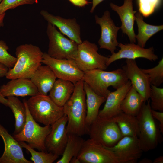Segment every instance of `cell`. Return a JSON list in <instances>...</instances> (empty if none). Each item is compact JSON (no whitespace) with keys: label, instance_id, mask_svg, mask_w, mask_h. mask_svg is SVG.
Wrapping results in <instances>:
<instances>
[{"label":"cell","instance_id":"1","mask_svg":"<svg viewBox=\"0 0 163 163\" xmlns=\"http://www.w3.org/2000/svg\"><path fill=\"white\" fill-rule=\"evenodd\" d=\"M84 82L82 79L75 84L73 93L63 106L68 119V133L81 136L88 134L89 130L85 122L86 106Z\"/></svg>","mask_w":163,"mask_h":163},{"label":"cell","instance_id":"2","mask_svg":"<svg viewBox=\"0 0 163 163\" xmlns=\"http://www.w3.org/2000/svg\"><path fill=\"white\" fill-rule=\"evenodd\" d=\"M15 54L16 62L13 68L8 69L6 78L10 79L19 78L30 79L41 65L43 53L36 46L24 44L17 47Z\"/></svg>","mask_w":163,"mask_h":163},{"label":"cell","instance_id":"3","mask_svg":"<svg viewBox=\"0 0 163 163\" xmlns=\"http://www.w3.org/2000/svg\"><path fill=\"white\" fill-rule=\"evenodd\" d=\"M82 80L98 95L106 98L110 91L108 88L117 89L128 81L122 69L111 71L94 69L84 72Z\"/></svg>","mask_w":163,"mask_h":163},{"label":"cell","instance_id":"4","mask_svg":"<svg viewBox=\"0 0 163 163\" xmlns=\"http://www.w3.org/2000/svg\"><path fill=\"white\" fill-rule=\"evenodd\" d=\"M144 102L136 117L138 120V138L143 152L155 149L161 140V133L152 113L149 99Z\"/></svg>","mask_w":163,"mask_h":163},{"label":"cell","instance_id":"5","mask_svg":"<svg viewBox=\"0 0 163 163\" xmlns=\"http://www.w3.org/2000/svg\"><path fill=\"white\" fill-rule=\"evenodd\" d=\"M29 110L37 122L51 125L64 114L63 107L57 105L48 95L38 94L27 101Z\"/></svg>","mask_w":163,"mask_h":163},{"label":"cell","instance_id":"6","mask_svg":"<svg viewBox=\"0 0 163 163\" xmlns=\"http://www.w3.org/2000/svg\"><path fill=\"white\" fill-rule=\"evenodd\" d=\"M24 103L26 109V119L25 125L19 133L14 134V138L18 142L24 141L33 149L40 151L47 152L45 140L51 130V125L40 126L31 116L28 109L27 100Z\"/></svg>","mask_w":163,"mask_h":163},{"label":"cell","instance_id":"7","mask_svg":"<svg viewBox=\"0 0 163 163\" xmlns=\"http://www.w3.org/2000/svg\"><path fill=\"white\" fill-rule=\"evenodd\" d=\"M46 33L49 40L48 55L58 59H75L78 45L76 42L65 37L55 26L48 22Z\"/></svg>","mask_w":163,"mask_h":163},{"label":"cell","instance_id":"8","mask_svg":"<svg viewBox=\"0 0 163 163\" xmlns=\"http://www.w3.org/2000/svg\"><path fill=\"white\" fill-rule=\"evenodd\" d=\"M90 138L105 147H112L123 137L112 118L98 116L89 127Z\"/></svg>","mask_w":163,"mask_h":163},{"label":"cell","instance_id":"9","mask_svg":"<svg viewBox=\"0 0 163 163\" xmlns=\"http://www.w3.org/2000/svg\"><path fill=\"white\" fill-rule=\"evenodd\" d=\"M98 50L95 43L87 40L78 45L74 60L81 70L84 72L94 69H107L108 57L99 54Z\"/></svg>","mask_w":163,"mask_h":163},{"label":"cell","instance_id":"10","mask_svg":"<svg viewBox=\"0 0 163 163\" xmlns=\"http://www.w3.org/2000/svg\"><path fill=\"white\" fill-rule=\"evenodd\" d=\"M42 62L49 66L58 78L70 81L74 84L82 79L84 72L79 69L74 60L55 59L44 52Z\"/></svg>","mask_w":163,"mask_h":163},{"label":"cell","instance_id":"11","mask_svg":"<svg viewBox=\"0 0 163 163\" xmlns=\"http://www.w3.org/2000/svg\"><path fill=\"white\" fill-rule=\"evenodd\" d=\"M77 157L81 163H119L111 151L90 138L85 141Z\"/></svg>","mask_w":163,"mask_h":163},{"label":"cell","instance_id":"12","mask_svg":"<svg viewBox=\"0 0 163 163\" xmlns=\"http://www.w3.org/2000/svg\"><path fill=\"white\" fill-rule=\"evenodd\" d=\"M105 147L113 152L119 163H136L143 152L137 136H123L114 146Z\"/></svg>","mask_w":163,"mask_h":163},{"label":"cell","instance_id":"13","mask_svg":"<svg viewBox=\"0 0 163 163\" xmlns=\"http://www.w3.org/2000/svg\"><path fill=\"white\" fill-rule=\"evenodd\" d=\"M68 119L64 114L51 125V130L45 140L47 151L59 156L62 155L67 142Z\"/></svg>","mask_w":163,"mask_h":163},{"label":"cell","instance_id":"14","mask_svg":"<svg viewBox=\"0 0 163 163\" xmlns=\"http://www.w3.org/2000/svg\"><path fill=\"white\" fill-rule=\"evenodd\" d=\"M95 18L96 23L100 25L101 29V36L98 41L100 48L107 50L111 54L113 53L119 44L117 37L120 27L115 25L108 10L104 12L101 17L95 15Z\"/></svg>","mask_w":163,"mask_h":163},{"label":"cell","instance_id":"15","mask_svg":"<svg viewBox=\"0 0 163 163\" xmlns=\"http://www.w3.org/2000/svg\"><path fill=\"white\" fill-rule=\"evenodd\" d=\"M128 79L145 101L149 99L151 84L149 75L143 72L137 66L135 59H126L122 67Z\"/></svg>","mask_w":163,"mask_h":163},{"label":"cell","instance_id":"16","mask_svg":"<svg viewBox=\"0 0 163 163\" xmlns=\"http://www.w3.org/2000/svg\"><path fill=\"white\" fill-rule=\"evenodd\" d=\"M118 46L120 48V50L117 53L111 54L108 57L107 63V67L114 62L122 59H135L142 58L154 61L158 58V56L154 53L153 47L145 48L132 43L126 44L119 43Z\"/></svg>","mask_w":163,"mask_h":163},{"label":"cell","instance_id":"17","mask_svg":"<svg viewBox=\"0 0 163 163\" xmlns=\"http://www.w3.org/2000/svg\"><path fill=\"white\" fill-rule=\"evenodd\" d=\"M0 136L3 141L4 151L0 158V163H32L24 157L19 142L10 135L0 123Z\"/></svg>","mask_w":163,"mask_h":163},{"label":"cell","instance_id":"18","mask_svg":"<svg viewBox=\"0 0 163 163\" xmlns=\"http://www.w3.org/2000/svg\"><path fill=\"white\" fill-rule=\"evenodd\" d=\"M40 13L48 22L57 27L62 33L70 39L75 41L78 44L82 43L80 26L75 18H65L54 15L45 10H41Z\"/></svg>","mask_w":163,"mask_h":163},{"label":"cell","instance_id":"19","mask_svg":"<svg viewBox=\"0 0 163 163\" xmlns=\"http://www.w3.org/2000/svg\"><path fill=\"white\" fill-rule=\"evenodd\" d=\"M110 5L120 18L122 23L120 29L123 33L127 35L130 43H136V35L134 30V24L137 11L133 10V0H124L123 4L121 6L112 2Z\"/></svg>","mask_w":163,"mask_h":163},{"label":"cell","instance_id":"20","mask_svg":"<svg viewBox=\"0 0 163 163\" xmlns=\"http://www.w3.org/2000/svg\"><path fill=\"white\" fill-rule=\"evenodd\" d=\"M11 80L0 87V96L32 97L38 94L37 88L30 79L19 78Z\"/></svg>","mask_w":163,"mask_h":163},{"label":"cell","instance_id":"21","mask_svg":"<svg viewBox=\"0 0 163 163\" xmlns=\"http://www.w3.org/2000/svg\"><path fill=\"white\" fill-rule=\"evenodd\" d=\"M132 84L128 80L127 82L116 90L110 91L106 98L103 108L99 110L98 117L102 118H112L122 112L120 106Z\"/></svg>","mask_w":163,"mask_h":163},{"label":"cell","instance_id":"22","mask_svg":"<svg viewBox=\"0 0 163 163\" xmlns=\"http://www.w3.org/2000/svg\"><path fill=\"white\" fill-rule=\"evenodd\" d=\"M57 77L47 65L40 66L31 76L30 79L37 88L38 94L47 95Z\"/></svg>","mask_w":163,"mask_h":163},{"label":"cell","instance_id":"23","mask_svg":"<svg viewBox=\"0 0 163 163\" xmlns=\"http://www.w3.org/2000/svg\"><path fill=\"white\" fill-rule=\"evenodd\" d=\"M84 82V88L86 96L85 122L87 125L89 127L98 117L99 108L101 104L105 101L106 98L97 94L86 83Z\"/></svg>","mask_w":163,"mask_h":163},{"label":"cell","instance_id":"24","mask_svg":"<svg viewBox=\"0 0 163 163\" xmlns=\"http://www.w3.org/2000/svg\"><path fill=\"white\" fill-rule=\"evenodd\" d=\"M75 84L70 81L58 78L56 80L48 95L57 105L63 107L73 92Z\"/></svg>","mask_w":163,"mask_h":163},{"label":"cell","instance_id":"25","mask_svg":"<svg viewBox=\"0 0 163 163\" xmlns=\"http://www.w3.org/2000/svg\"><path fill=\"white\" fill-rule=\"evenodd\" d=\"M144 102L143 97L131 86L122 101L120 110L124 113L136 116Z\"/></svg>","mask_w":163,"mask_h":163},{"label":"cell","instance_id":"26","mask_svg":"<svg viewBox=\"0 0 163 163\" xmlns=\"http://www.w3.org/2000/svg\"><path fill=\"white\" fill-rule=\"evenodd\" d=\"M135 20L138 27V34L136 35L138 44L143 48L145 46L149 39L163 29V25L155 26L145 22L142 15L139 12L135 14Z\"/></svg>","mask_w":163,"mask_h":163},{"label":"cell","instance_id":"27","mask_svg":"<svg viewBox=\"0 0 163 163\" xmlns=\"http://www.w3.org/2000/svg\"><path fill=\"white\" fill-rule=\"evenodd\" d=\"M112 118L117 124L123 136L138 137L139 127L136 116L121 112Z\"/></svg>","mask_w":163,"mask_h":163},{"label":"cell","instance_id":"28","mask_svg":"<svg viewBox=\"0 0 163 163\" xmlns=\"http://www.w3.org/2000/svg\"><path fill=\"white\" fill-rule=\"evenodd\" d=\"M5 106L9 107L13 112L15 119L14 134L20 132L26 121V109L24 103L15 96L7 97Z\"/></svg>","mask_w":163,"mask_h":163},{"label":"cell","instance_id":"29","mask_svg":"<svg viewBox=\"0 0 163 163\" xmlns=\"http://www.w3.org/2000/svg\"><path fill=\"white\" fill-rule=\"evenodd\" d=\"M85 141L81 136L68 133V140L62 157L56 163H69L72 158L77 156Z\"/></svg>","mask_w":163,"mask_h":163},{"label":"cell","instance_id":"30","mask_svg":"<svg viewBox=\"0 0 163 163\" xmlns=\"http://www.w3.org/2000/svg\"><path fill=\"white\" fill-rule=\"evenodd\" d=\"M22 148L26 149L30 153L31 159L34 163H52L59 156L47 152H37L24 141L19 142Z\"/></svg>","mask_w":163,"mask_h":163},{"label":"cell","instance_id":"31","mask_svg":"<svg viewBox=\"0 0 163 163\" xmlns=\"http://www.w3.org/2000/svg\"><path fill=\"white\" fill-rule=\"evenodd\" d=\"M149 75L151 85L158 87L163 82V58L155 67L149 69H141Z\"/></svg>","mask_w":163,"mask_h":163},{"label":"cell","instance_id":"32","mask_svg":"<svg viewBox=\"0 0 163 163\" xmlns=\"http://www.w3.org/2000/svg\"><path fill=\"white\" fill-rule=\"evenodd\" d=\"M149 98L152 109L163 112V88L151 85Z\"/></svg>","mask_w":163,"mask_h":163},{"label":"cell","instance_id":"33","mask_svg":"<svg viewBox=\"0 0 163 163\" xmlns=\"http://www.w3.org/2000/svg\"><path fill=\"white\" fill-rule=\"evenodd\" d=\"M139 12L147 17L152 14L159 5L161 0H138Z\"/></svg>","mask_w":163,"mask_h":163},{"label":"cell","instance_id":"34","mask_svg":"<svg viewBox=\"0 0 163 163\" xmlns=\"http://www.w3.org/2000/svg\"><path fill=\"white\" fill-rule=\"evenodd\" d=\"M8 50L9 47L6 43L3 40H0V63L10 69L14 67L17 58L8 53Z\"/></svg>","mask_w":163,"mask_h":163},{"label":"cell","instance_id":"35","mask_svg":"<svg viewBox=\"0 0 163 163\" xmlns=\"http://www.w3.org/2000/svg\"><path fill=\"white\" fill-rule=\"evenodd\" d=\"M38 0H2L0 3V15L8 10L15 8L24 5L37 3Z\"/></svg>","mask_w":163,"mask_h":163},{"label":"cell","instance_id":"36","mask_svg":"<svg viewBox=\"0 0 163 163\" xmlns=\"http://www.w3.org/2000/svg\"><path fill=\"white\" fill-rule=\"evenodd\" d=\"M151 113L154 118L157 120L159 122V128L160 132L163 133V112L157 111L152 109Z\"/></svg>","mask_w":163,"mask_h":163},{"label":"cell","instance_id":"37","mask_svg":"<svg viewBox=\"0 0 163 163\" xmlns=\"http://www.w3.org/2000/svg\"><path fill=\"white\" fill-rule=\"evenodd\" d=\"M72 4L76 6L84 7L89 3L88 0H69Z\"/></svg>","mask_w":163,"mask_h":163},{"label":"cell","instance_id":"38","mask_svg":"<svg viewBox=\"0 0 163 163\" xmlns=\"http://www.w3.org/2000/svg\"><path fill=\"white\" fill-rule=\"evenodd\" d=\"M8 70V68L7 67L0 63V78L5 76Z\"/></svg>","mask_w":163,"mask_h":163},{"label":"cell","instance_id":"39","mask_svg":"<svg viewBox=\"0 0 163 163\" xmlns=\"http://www.w3.org/2000/svg\"><path fill=\"white\" fill-rule=\"evenodd\" d=\"M104 0H92V6L90 11L91 13H93L94 12L95 8L97 5Z\"/></svg>","mask_w":163,"mask_h":163},{"label":"cell","instance_id":"40","mask_svg":"<svg viewBox=\"0 0 163 163\" xmlns=\"http://www.w3.org/2000/svg\"><path fill=\"white\" fill-rule=\"evenodd\" d=\"M163 156H159L155 158L153 161L152 163H163Z\"/></svg>","mask_w":163,"mask_h":163},{"label":"cell","instance_id":"41","mask_svg":"<svg viewBox=\"0 0 163 163\" xmlns=\"http://www.w3.org/2000/svg\"><path fill=\"white\" fill-rule=\"evenodd\" d=\"M2 0H0V3ZM5 13L0 15V27L4 26L3 20L5 15Z\"/></svg>","mask_w":163,"mask_h":163},{"label":"cell","instance_id":"42","mask_svg":"<svg viewBox=\"0 0 163 163\" xmlns=\"http://www.w3.org/2000/svg\"><path fill=\"white\" fill-rule=\"evenodd\" d=\"M69 163H80L81 162L77 157H74L71 159Z\"/></svg>","mask_w":163,"mask_h":163},{"label":"cell","instance_id":"43","mask_svg":"<svg viewBox=\"0 0 163 163\" xmlns=\"http://www.w3.org/2000/svg\"><path fill=\"white\" fill-rule=\"evenodd\" d=\"M139 162V163H152L153 161L150 159L145 158L142 159Z\"/></svg>","mask_w":163,"mask_h":163}]
</instances>
